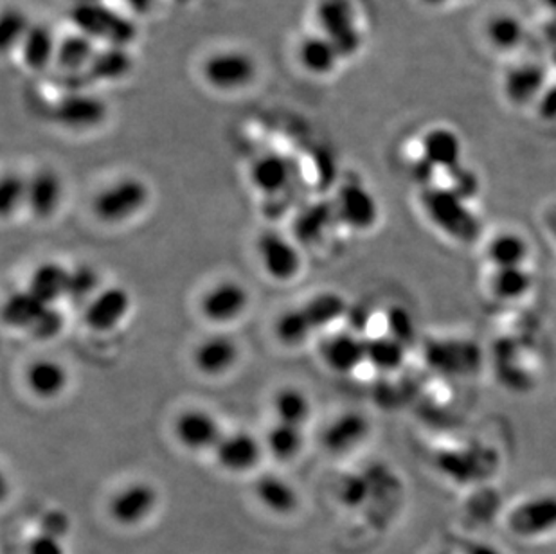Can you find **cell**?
<instances>
[{
	"instance_id": "cell-1",
	"label": "cell",
	"mask_w": 556,
	"mask_h": 554,
	"mask_svg": "<svg viewBox=\"0 0 556 554\" xmlns=\"http://www.w3.org/2000/svg\"><path fill=\"white\" fill-rule=\"evenodd\" d=\"M420 210L438 232L457 245H473L483 235V224L470 202L438 184L421 188Z\"/></svg>"
},
{
	"instance_id": "cell-2",
	"label": "cell",
	"mask_w": 556,
	"mask_h": 554,
	"mask_svg": "<svg viewBox=\"0 0 556 554\" xmlns=\"http://www.w3.org/2000/svg\"><path fill=\"white\" fill-rule=\"evenodd\" d=\"M68 22L74 32L84 33L98 46L131 49L139 38V26L134 15L106 2L68 8Z\"/></svg>"
},
{
	"instance_id": "cell-3",
	"label": "cell",
	"mask_w": 556,
	"mask_h": 554,
	"mask_svg": "<svg viewBox=\"0 0 556 554\" xmlns=\"http://www.w3.org/2000/svg\"><path fill=\"white\" fill-rule=\"evenodd\" d=\"M257 76V58L243 48L215 49L200 62V79L218 95H240L256 84Z\"/></svg>"
},
{
	"instance_id": "cell-4",
	"label": "cell",
	"mask_w": 556,
	"mask_h": 554,
	"mask_svg": "<svg viewBox=\"0 0 556 554\" xmlns=\"http://www.w3.org/2000/svg\"><path fill=\"white\" fill-rule=\"evenodd\" d=\"M314 21L315 32L336 43L344 62L361 54L366 35L355 0H315Z\"/></svg>"
},
{
	"instance_id": "cell-5",
	"label": "cell",
	"mask_w": 556,
	"mask_h": 554,
	"mask_svg": "<svg viewBox=\"0 0 556 554\" xmlns=\"http://www.w3.org/2000/svg\"><path fill=\"white\" fill-rule=\"evenodd\" d=\"M150 188L136 175L119 177L106 184L92 199V213L101 224L119 225L141 215L150 204Z\"/></svg>"
},
{
	"instance_id": "cell-6",
	"label": "cell",
	"mask_w": 556,
	"mask_h": 554,
	"mask_svg": "<svg viewBox=\"0 0 556 554\" xmlns=\"http://www.w3.org/2000/svg\"><path fill=\"white\" fill-rule=\"evenodd\" d=\"M111 115L105 98L85 89L63 92L51 106V121L62 130L89 134L100 130Z\"/></svg>"
},
{
	"instance_id": "cell-7",
	"label": "cell",
	"mask_w": 556,
	"mask_h": 554,
	"mask_svg": "<svg viewBox=\"0 0 556 554\" xmlns=\"http://www.w3.org/2000/svg\"><path fill=\"white\" fill-rule=\"evenodd\" d=\"M549 84L546 62L520 58L504 68L501 95L514 109H535Z\"/></svg>"
},
{
	"instance_id": "cell-8",
	"label": "cell",
	"mask_w": 556,
	"mask_h": 554,
	"mask_svg": "<svg viewBox=\"0 0 556 554\" xmlns=\"http://www.w3.org/2000/svg\"><path fill=\"white\" fill-rule=\"evenodd\" d=\"M333 205H336L337 221H341L346 227L357 232L375 229L380 221L377 194L372 193L371 189L358 178H350L337 189Z\"/></svg>"
},
{
	"instance_id": "cell-9",
	"label": "cell",
	"mask_w": 556,
	"mask_h": 554,
	"mask_svg": "<svg viewBox=\"0 0 556 554\" xmlns=\"http://www.w3.org/2000/svg\"><path fill=\"white\" fill-rule=\"evenodd\" d=\"M159 506L157 488L147 481H136L119 488L106 504L112 522L122 528H137L152 517Z\"/></svg>"
},
{
	"instance_id": "cell-10",
	"label": "cell",
	"mask_w": 556,
	"mask_h": 554,
	"mask_svg": "<svg viewBox=\"0 0 556 554\" xmlns=\"http://www.w3.org/2000/svg\"><path fill=\"white\" fill-rule=\"evenodd\" d=\"M420 161L431 166L435 175L451 172L465 164V142L452 126L432 125L421 134Z\"/></svg>"
},
{
	"instance_id": "cell-11",
	"label": "cell",
	"mask_w": 556,
	"mask_h": 554,
	"mask_svg": "<svg viewBox=\"0 0 556 554\" xmlns=\"http://www.w3.org/2000/svg\"><path fill=\"white\" fill-rule=\"evenodd\" d=\"M256 252L262 267L274 281H292L303 267L298 247L278 230H263L257 236Z\"/></svg>"
},
{
	"instance_id": "cell-12",
	"label": "cell",
	"mask_w": 556,
	"mask_h": 554,
	"mask_svg": "<svg viewBox=\"0 0 556 554\" xmlns=\"http://www.w3.org/2000/svg\"><path fill=\"white\" fill-rule=\"evenodd\" d=\"M508 529L519 539H539L556 531V495L526 499L509 512Z\"/></svg>"
},
{
	"instance_id": "cell-13",
	"label": "cell",
	"mask_w": 556,
	"mask_h": 554,
	"mask_svg": "<svg viewBox=\"0 0 556 554\" xmlns=\"http://www.w3.org/2000/svg\"><path fill=\"white\" fill-rule=\"evenodd\" d=\"M251 293L237 279L216 282L200 301V312L215 325H229L248 312Z\"/></svg>"
},
{
	"instance_id": "cell-14",
	"label": "cell",
	"mask_w": 556,
	"mask_h": 554,
	"mask_svg": "<svg viewBox=\"0 0 556 554\" xmlns=\"http://www.w3.org/2000/svg\"><path fill=\"white\" fill-rule=\"evenodd\" d=\"M294 54L301 71L312 78H330L344 62L336 43L319 32L303 35L295 43Z\"/></svg>"
},
{
	"instance_id": "cell-15",
	"label": "cell",
	"mask_w": 556,
	"mask_h": 554,
	"mask_svg": "<svg viewBox=\"0 0 556 554\" xmlns=\"http://www.w3.org/2000/svg\"><path fill=\"white\" fill-rule=\"evenodd\" d=\"M131 310V295L123 287L101 288L84 309V323L89 330L109 333L116 330Z\"/></svg>"
},
{
	"instance_id": "cell-16",
	"label": "cell",
	"mask_w": 556,
	"mask_h": 554,
	"mask_svg": "<svg viewBox=\"0 0 556 554\" xmlns=\"http://www.w3.org/2000/svg\"><path fill=\"white\" fill-rule=\"evenodd\" d=\"M175 438L186 450L204 452L215 450L224 438L218 419L204 408H188L175 419Z\"/></svg>"
},
{
	"instance_id": "cell-17",
	"label": "cell",
	"mask_w": 556,
	"mask_h": 554,
	"mask_svg": "<svg viewBox=\"0 0 556 554\" xmlns=\"http://www.w3.org/2000/svg\"><path fill=\"white\" fill-rule=\"evenodd\" d=\"M427 362L443 375H472L478 372L481 353L468 340H434L427 345Z\"/></svg>"
},
{
	"instance_id": "cell-18",
	"label": "cell",
	"mask_w": 556,
	"mask_h": 554,
	"mask_svg": "<svg viewBox=\"0 0 556 554\" xmlns=\"http://www.w3.org/2000/svg\"><path fill=\"white\" fill-rule=\"evenodd\" d=\"M240 361V345L231 335L213 333L200 340L193 351V364L204 377H224Z\"/></svg>"
},
{
	"instance_id": "cell-19",
	"label": "cell",
	"mask_w": 556,
	"mask_h": 554,
	"mask_svg": "<svg viewBox=\"0 0 556 554\" xmlns=\"http://www.w3.org/2000/svg\"><path fill=\"white\" fill-rule=\"evenodd\" d=\"M63 180L53 167H40L27 178V210L40 221H49L62 207Z\"/></svg>"
},
{
	"instance_id": "cell-20",
	"label": "cell",
	"mask_w": 556,
	"mask_h": 554,
	"mask_svg": "<svg viewBox=\"0 0 556 554\" xmlns=\"http://www.w3.org/2000/svg\"><path fill=\"white\" fill-rule=\"evenodd\" d=\"M483 38L494 53L515 54L528 40V26L514 11H495L484 18Z\"/></svg>"
},
{
	"instance_id": "cell-21",
	"label": "cell",
	"mask_w": 556,
	"mask_h": 554,
	"mask_svg": "<svg viewBox=\"0 0 556 554\" xmlns=\"http://www.w3.org/2000/svg\"><path fill=\"white\" fill-rule=\"evenodd\" d=\"M59 42L60 35L53 32V27L42 24V22H33L31 29L27 33L16 54L21 56L22 65L29 73H48L49 68H54Z\"/></svg>"
},
{
	"instance_id": "cell-22",
	"label": "cell",
	"mask_w": 556,
	"mask_h": 554,
	"mask_svg": "<svg viewBox=\"0 0 556 554\" xmlns=\"http://www.w3.org/2000/svg\"><path fill=\"white\" fill-rule=\"evenodd\" d=\"M295 167L287 155L278 152H265L257 155L249 167V180L260 193H283L294 180Z\"/></svg>"
},
{
	"instance_id": "cell-23",
	"label": "cell",
	"mask_w": 556,
	"mask_h": 554,
	"mask_svg": "<svg viewBox=\"0 0 556 554\" xmlns=\"http://www.w3.org/2000/svg\"><path fill=\"white\" fill-rule=\"evenodd\" d=\"M213 452L222 470L229 474H248L254 470L262 459L263 446L249 432H231L222 438Z\"/></svg>"
},
{
	"instance_id": "cell-24",
	"label": "cell",
	"mask_w": 556,
	"mask_h": 554,
	"mask_svg": "<svg viewBox=\"0 0 556 554\" xmlns=\"http://www.w3.org/2000/svg\"><path fill=\"white\" fill-rule=\"evenodd\" d=\"M320 356L331 372L350 375L366 362V339L355 331L333 335L320 345Z\"/></svg>"
},
{
	"instance_id": "cell-25",
	"label": "cell",
	"mask_w": 556,
	"mask_h": 554,
	"mask_svg": "<svg viewBox=\"0 0 556 554\" xmlns=\"http://www.w3.org/2000/svg\"><path fill=\"white\" fill-rule=\"evenodd\" d=\"M100 46L85 37L84 33L71 32L60 35L59 53L54 68L65 76L73 78H85L89 71L90 63L94 60Z\"/></svg>"
},
{
	"instance_id": "cell-26",
	"label": "cell",
	"mask_w": 556,
	"mask_h": 554,
	"mask_svg": "<svg viewBox=\"0 0 556 554\" xmlns=\"http://www.w3.org/2000/svg\"><path fill=\"white\" fill-rule=\"evenodd\" d=\"M484 256L494 268H525L530 262V241L517 230L495 232L484 247Z\"/></svg>"
},
{
	"instance_id": "cell-27",
	"label": "cell",
	"mask_w": 556,
	"mask_h": 554,
	"mask_svg": "<svg viewBox=\"0 0 556 554\" xmlns=\"http://www.w3.org/2000/svg\"><path fill=\"white\" fill-rule=\"evenodd\" d=\"M369 435V421L363 414L348 411L337 416L323 432V444L333 454H344L363 443Z\"/></svg>"
},
{
	"instance_id": "cell-28",
	"label": "cell",
	"mask_w": 556,
	"mask_h": 554,
	"mask_svg": "<svg viewBox=\"0 0 556 554\" xmlns=\"http://www.w3.org/2000/svg\"><path fill=\"white\" fill-rule=\"evenodd\" d=\"M134 67L136 58L130 48L100 46L85 78L94 84H119L130 76Z\"/></svg>"
},
{
	"instance_id": "cell-29",
	"label": "cell",
	"mask_w": 556,
	"mask_h": 554,
	"mask_svg": "<svg viewBox=\"0 0 556 554\" xmlns=\"http://www.w3.org/2000/svg\"><path fill=\"white\" fill-rule=\"evenodd\" d=\"M68 276L71 268L63 267L62 263H40L29 277L27 290L46 306H56L59 301L67 299Z\"/></svg>"
},
{
	"instance_id": "cell-30",
	"label": "cell",
	"mask_w": 556,
	"mask_h": 554,
	"mask_svg": "<svg viewBox=\"0 0 556 554\" xmlns=\"http://www.w3.org/2000/svg\"><path fill=\"white\" fill-rule=\"evenodd\" d=\"M254 495L267 512L274 515H292L300 507V493L283 477L265 474L254 484Z\"/></svg>"
},
{
	"instance_id": "cell-31",
	"label": "cell",
	"mask_w": 556,
	"mask_h": 554,
	"mask_svg": "<svg viewBox=\"0 0 556 554\" xmlns=\"http://www.w3.org/2000/svg\"><path fill=\"white\" fill-rule=\"evenodd\" d=\"M26 386L40 400H54L67 389L68 372L60 362L40 358L27 367Z\"/></svg>"
},
{
	"instance_id": "cell-32",
	"label": "cell",
	"mask_w": 556,
	"mask_h": 554,
	"mask_svg": "<svg viewBox=\"0 0 556 554\" xmlns=\"http://www.w3.org/2000/svg\"><path fill=\"white\" fill-rule=\"evenodd\" d=\"M533 288V276L528 268H494L489 276V292L503 303H517Z\"/></svg>"
},
{
	"instance_id": "cell-33",
	"label": "cell",
	"mask_w": 556,
	"mask_h": 554,
	"mask_svg": "<svg viewBox=\"0 0 556 554\" xmlns=\"http://www.w3.org/2000/svg\"><path fill=\"white\" fill-rule=\"evenodd\" d=\"M48 309L46 304L40 303L29 290L13 292L5 299L4 310H2V319L5 326L15 328V330H31L35 323L40 319L43 310Z\"/></svg>"
},
{
	"instance_id": "cell-34",
	"label": "cell",
	"mask_w": 556,
	"mask_h": 554,
	"mask_svg": "<svg viewBox=\"0 0 556 554\" xmlns=\"http://www.w3.org/2000/svg\"><path fill=\"white\" fill-rule=\"evenodd\" d=\"M301 309L305 312L306 319L315 331L328 328L336 320L346 317L350 304L341 293L320 292L314 298H309L305 304H301Z\"/></svg>"
},
{
	"instance_id": "cell-35",
	"label": "cell",
	"mask_w": 556,
	"mask_h": 554,
	"mask_svg": "<svg viewBox=\"0 0 556 554\" xmlns=\"http://www.w3.org/2000/svg\"><path fill=\"white\" fill-rule=\"evenodd\" d=\"M273 407L278 421L295 425L301 429L308 424L309 416H312V402H309L308 394L294 386L279 389L274 394Z\"/></svg>"
},
{
	"instance_id": "cell-36",
	"label": "cell",
	"mask_w": 556,
	"mask_h": 554,
	"mask_svg": "<svg viewBox=\"0 0 556 554\" xmlns=\"http://www.w3.org/2000/svg\"><path fill=\"white\" fill-rule=\"evenodd\" d=\"M265 446H267L268 454L287 463L301 454V450L305 446V435L301 427L276 421V425H273L265 436Z\"/></svg>"
},
{
	"instance_id": "cell-37",
	"label": "cell",
	"mask_w": 556,
	"mask_h": 554,
	"mask_svg": "<svg viewBox=\"0 0 556 554\" xmlns=\"http://www.w3.org/2000/svg\"><path fill=\"white\" fill-rule=\"evenodd\" d=\"M405 361V344L391 335L366 339V362L380 373H393Z\"/></svg>"
},
{
	"instance_id": "cell-38",
	"label": "cell",
	"mask_w": 556,
	"mask_h": 554,
	"mask_svg": "<svg viewBox=\"0 0 556 554\" xmlns=\"http://www.w3.org/2000/svg\"><path fill=\"white\" fill-rule=\"evenodd\" d=\"M331 218H337L336 205L333 202H315L308 205L301 215L295 218L294 230L298 240L303 243H314L325 235V230L330 227Z\"/></svg>"
},
{
	"instance_id": "cell-39",
	"label": "cell",
	"mask_w": 556,
	"mask_h": 554,
	"mask_svg": "<svg viewBox=\"0 0 556 554\" xmlns=\"http://www.w3.org/2000/svg\"><path fill=\"white\" fill-rule=\"evenodd\" d=\"M33 21L18 8H5L0 16V49L2 53H16L31 29Z\"/></svg>"
},
{
	"instance_id": "cell-40",
	"label": "cell",
	"mask_w": 556,
	"mask_h": 554,
	"mask_svg": "<svg viewBox=\"0 0 556 554\" xmlns=\"http://www.w3.org/2000/svg\"><path fill=\"white\" fill-rule=\"evenodd\" d=\"M314 331L301 306L283 312L274 325V333L278 337L279 342L289 348L305 344Z\"/></svg>"
},
{
	"instance_id": "cell-41",
	"label": "cell",
	"mask_w": 556,
	"mask_h": 554,
	"mask_svg": "<svg viewBox=\"0 0 556 554\" xmlns=\"http://www.w3.org/2000/svg\"><path fill=\"white\" fill-rule=\"evenodd\" d=\"M100 274L90 265L71 268L68 276L67 301L74 304H87L100 293Z\"/></svg>"
},
{
	"instance_id": "cell-42",
	"label": "cell",
	"mask_w": 556,
	"mask_h": 554,
	"mask_svg": "<svg viewBox=\"0 0 556 554\" xmlns=\"http://www.w3.org/2000/svg\"><path fill=\"white\" fill-rule=\"evenodd\" d=\"M27 178L18 173H5L0 182V213L4 218L15 215L22 205H26Z\"/></svg>"
},
{
	"instance_id": "cell-43",
	"label": "cell",
	"mask_w": 556,
	"mask_h": 554,
	"mask_svg": "<svg viewBox=\"0 0 556 554\" xmlns=\"http://www.w3.org/2000/svg\"><path fill=\"white\" fill-rule=\"evenodd\" d=\"M63 328H65V317H63L62 312L56 306H48L40 315V319L29 330V333L37 340L48 342V340L56 339L62 333Z\"/></svg>"
},
{
	"instance_id": "cell-44",
	"label": "cell",
	"mask_w": 556,
	"mask_h": 554,
	"mask_svg": "<svg viewBox=\"0 0 556 554\" xmlns=\"http://www.w3.org/2000/svg\"><path fill=\"white\" fill-rule=\"evenodd\" d=\"M389 320V335L394 339L400 340L402 344H409L413 340V320L405 310L394 309L388 314Z\"/></svg>"
},
{
	"instance_id": "cell-45",
	"label": "cell",
	"mask_w": 556,
	"mask_h": 554,
	"mask_svg": "<svg viewBox=\"0 0 556 554\" xmlns=\"http://www.w3.org/2000/svg\"><path fill=\"white\" fill-rule=\"evenodd\" d=\"M26 554H65V545L62 537L40 531L27 542Z\"/></svg>"
},
{
	"instance_id": "cell-46",
	"label": "cell",
	"mask_w": 556,
	"mask_h": 554,
	"mask_svg": "<svg viewBox=\"0 0 556 554\" xmlns=\"http://www.w3.org/2000/svg\"><path fill=\"white\" fill-rule=\"evenodd\" d=\"M535 111L546 125L556 126V81L549 84L541 101L536 103Z\"/></svg>"
},
{
	"instance_id": "cell-47",
	"label": "cell",
	"mask_w": 556,
	"mask_h": 554,
	"mask_svg": "<svg viewBox=\"0 0 556 554\" xmlns=\"http://www.w3.org/2000/svg\"><path fill=\"white\" fill-rule=\"evenodd\" d=\"M128 13L134 16L150 15L152 11L157 10L161 0H122Z\"/></svg>"
},
{
	"instance_id": "cell-48",
	"label": "cell",
	"mask_w": 556,
	"mask_h": 554,
	"mask_svg": "<svg viewBox=\"0 0 556 554\" xmlns=\"http://www.w3.org/2000/svg\"><path fill=\"white\" fill-rule=\"evenodd\" d=\"M544 43H546L547 56L549 62L556 65V16H552L544 27Z\"/></svg>"
},
{
	"instance_id": "cell-49",
	"label": "cell",
	"mask_w": 556,
	"mask_h": 554,
	"mask_svg": "<svg viewBox=\"0 0 556 554\" xmlns=\"http://www.w3.org/2000/svg\"><path fill=\"white\" fill-rule=\"evenodd\" d=\"M542 225L546 229L547 235L556 243V200L542 210Z\"/></svg>"
},
{
	"instance_id": "cell-50",
	"label": "cell",
	"mask_w": 556,
	"mask_h": 554,
	"mask_svg": "<svg viewBox=\"0 0 556 554\" xmlns=\"http://www.w3.org/2000/svg\"><path fill=\"white\" fill-rule=\"evenodd\" d=\"M418 2L426 5V8H431V10H448L454 5L463 4L465 0H418Z\"/></svg>"
},
{
	"instance_id": "cell-51",
	"label": "cell",
	"mask_w": 556,
	"mask_h": 554,
	"mask_svg": "<svg viewBox=\"0 0 556 554\" xmlns=\"http://www.w3.org/2000/svg\"><path fill=\"white\" fill-rule=\"evenodd\" d=\"M465 554H503L497 547L490 544H483V542H473V544H468L467 550H465Z\"/></svg>"
},
{
	"instance_id": "cell-52",
	"label": "cell",
	"mask_w": 556,
	"mask_h": 554,
	"mask_svg": "<svg viewBox=\"0 0 556 554\" xmlns=\"http://www.w3.org/2000/svg\"><path fill=\"white\" fill-rule=\"evenodd\" d=\"M101 2H106V0H68V8H73V5L101 4Z\"/></svg>"
},
{
	"instance_id": "cell-53",
	"label": "cell",
	"mask_w": 556,
	"mask_h": 554,
	"mask_svg": "<svg viewBox=\"0 0 556 554\" xmlns=\"http://www.w3.org/2000/svg\"><path fill=\"white\" fill-rule=\"evenodd\" d=\"M542 8L549 11V15L556 16V0H541Z\"/></svg>"
}]
</instances>
